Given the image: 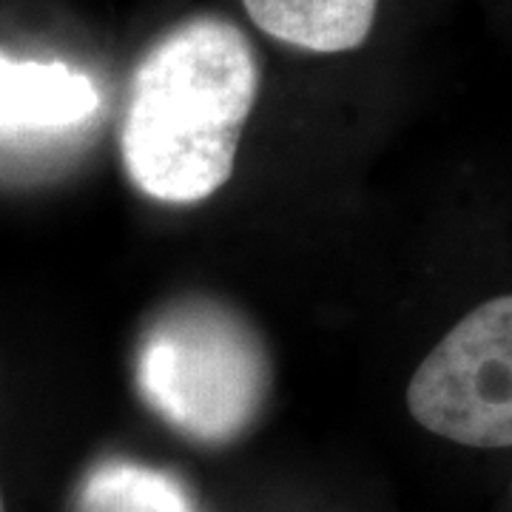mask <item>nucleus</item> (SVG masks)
I'll return each instance as SVG.
<instances>
[{
	"mask_svg": "<svg viewBox=\"0 0 512 512\" xmlns=\"http://www.w3.org/2000/svg\"><path fill=\"white\" fill-rule=\"evenodd\" d=\"M256 94L259 60L231 20L205 15L168 29L128 83L120 123L128 180L171 205L217 194L234 171Z\"/></svg>",
	"mask_w": 512,
	"mask_h": 512,
	"instance_id": "1",
	"label": "nucleus"
},
{
	"mask_svg": "<svg viewBox=\"0 0 512 512\" xmlns=\"http://www.w3.org/2000/svg\"><path fill=\"white\" fill-rule=\"evenodd\" d=\"M140 393L174 430L202 444L234 441L254 424L271 387L262 342L217 302L163 313L140 345Z\"/></svg>",
	"mask_w": 512,
	"mask_h": 512,
	"instance_id": "2",
	"label": "nucleus"
},
{
	"mask_svg": "<svg viewBox=\"0 0 512 512\" xmlns=\"http://www.w3.org/2000/svg\"><path fill=\"white\" fill-rule=\"evenodd\" d=\"M407 410L441 439L512 447V293L478 305L427 353L407 387Z\"/></svg>",
	"mask_w": 512,
	"mask_h": 512,
	"instance_id": "3",
	"label": "nucleus"
},
{
	"mask_svg": "<svg viewBox=\"0 0 512 512\" xmlns=\"http://www.w3.org/2000/svg\"><path fill=\"white\" fill-rule=\"evenodd\" d=\"M100 106L89 74L66 63L0 57V131H46L83 123Z\"/></svg>",
	"mask_w": 512,
	"mask_h": 512,
	"instance_id": "4",
	"label": "nucleus"
},
{
	"mask_svg": "<svg viewBox=\"0 0 512 512\" xmlns=\"http://www.w3.org/2000/svg\"><path fill=\"white\" fill-rule=\"evenodd\" d=\"M256 29L305 52L339 55L365 43L379 0H242Z\"/></svg>",
	"mask_w": 512,
	"mask_h": 512,
	"instance_id": "5",
	"label": "nucleus"
},
{
	"mask_svg": "<svg viewBox=\"0 0 512 512\" xmlns=\"http://www.w3.org/2000/svg\"><path fill=\"white\" fill-rule=\"evenodd\" d=\"M72 512H197L183 481L131 461H103L83 478Z\"/></svg>",
	"mask_w": 512,
	"mask_h": 512,
	"instance_id": "6",
	"label": "nucleus"
},
{
	"mask_svg": "<svg viewBox=\"0 0 512 512\" xmlns=\"http://www.w3.org/2000/svg\"><path fill=\"white\" fill-rule=\"evenodd\" d=\"M0 512H6V507H3V493H0Z\"/></svg>",
	"mask_w": 512,
	"mask_h": 512,
	"instance_id": "7",
	"label": "nucleus"
}]
</instances>
